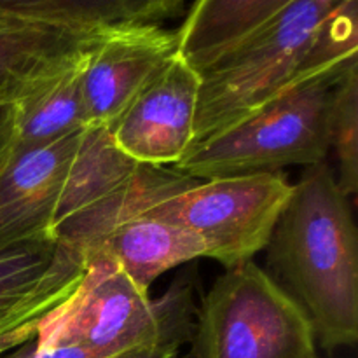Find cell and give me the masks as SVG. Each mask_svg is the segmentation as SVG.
Returning <instances> with one entry per match:
<instances>
[{"mask_svg":"<svg viewBox=\"0 0 358 358\" xmlns=\"http://www.w3.org/2000/svg\"><path fill=\"white\" fill-rule=\"evenodd\" d=\"M290 194L282 171L234 175L198 180L145 215L185 227L205 243L206 257L233 268L268 247Z\"/></svg>","mask_w":358,"mask_h":358,"instance_id":"obj_6","label":"cell"},{"mask_svg":"<svg viewBox=\"0 0 358 358\" xmlns=\"http://www.w3.org/2000/svg\"><path fill=\"white\" fill-rule=\"evenodd\" d=\"M296 0H194L175 31L177 52L198 72Z\"/></svg>","mask_w":358,"mask_h":358,"instance_id":"obj_14","label":"cell"},{"mask_svg":"<svg viewBox=\"0 0 358 358\" xmlns=\"http://www.w3.org/2000/svg\"><path fill=\"white\" fill-rule=\"evenodd\" d=\"M110 31L0 14V105L27 100L83 62Z\"/></svg>","mask_w":358,"mask_h":358,"instance_id":"obj_11","label":"cell"},{"mask_svg":"<svg viewBox=\"0 0 358 358\" xmlns=\"http://www.w3.org/2000/svg\"><path fill=\"white\" fill-rule=\"evenodd\" d=\"M343 0H296L199 72L194 142L261 107L292 80L322 21Z\"/></svg>","mask_w":358,"mask_h":358,"instance_id":"obj_5","label":"cell"},{"mask_svg":"<svg viewBox=\"0 0 358 358\" xmlns=\"http://www.w3.org/2000/svg\"><path fill=\"white\" fill-rule=\"evenodd\" d=\"M86 269L80 252L56 240L0 247V357L37 338Z\"/></svg>","mask_w":358,"mask_h":358,"instance_id":"obj_7","label":"cell"},{"mask_svg":"<svg viewBox=\"0 0 358 358\" xmlns=\"http://www.w3.org/2000/svg\"><path fill=\"white\" fill-rule=\"evenodd\" d=\"M86 58L17 103L16 145H38L86 128V108L80 84Z\"/></svg>","mask_w":358,"mask_h":358,"instance_id":"obj_16","label":"cell"},{"mask_svg":"<svg viewBox=\"0 0 358 358\" xmlns=\"http://www.w3.org/2000/svg\"><path fill=\"white\" fill-rule=\"evenodd\" d=\"M187 0H0V14L93 30L161 27Z\"/></svg>","mask_w":358,"mask_h":358,"instance_id":"obj_15","label":"cell"},{"mask_svg":"<svg viewBox=\"0 0 358 358\" xmlns=\"http://www.w3.org/2000/svg\"><path fill=\"white\" fill-rule=\"evenodd\" d=\"M17 143V103L0 105V175Z\"/></svg>","mask_w":358,"mask_h":358,"instance_id":"obj_19","label":"cell"},{"mask_svg":"<svg viewBox=\"0 0 358 358\" xmlns=\"http://www.w3.org/2000/svg\"><path fill=\"white\" fill-rule=\"evenodd\" d=\"M189 343L187 358H320L304 311L252 261L213 282Z\"/></svg>","mask_w":358,"mask_h":358,"instance_id":"obj_4","label":"cell"},{"mask_svg":"<svg viewBox=\"0 0 358 358\" xmlns=\"http://www.w3.org/2000/svg\"><path fill=\"white\" fill-rule=\"evenodd\" d=\"M336 83L289 84L250 114L192 143L173 168L198 180H212L327 161L329 108Z\"/></svg>","mask_w":358,"mask_h":358,"instance_id":"obj_3","label":"cell"},{"mask_svg":"<svg viewBox=\"0 0 358 358\" xmlns=\"http://www.w3.org/2000/svg\"><path fill=\"white\" fill-rule=\"evenodd\" d=\"M182 346L177 345H159L149 346V348H136L129 352L117 353L107 358H178Z\"/></svg>","mask_w":358,"mask_h":358,"instance_id":"obj_20","label":"cell"},{"mask_svg":"<svg viewBox=\"0 0 358 358\" xmlns=\"http://www.w3.org/2000/svg\"><path fill=\"white\" fill-rule=\"evenodd\" d=\"M329 143L338 159V184L348 198L358 191V65L332 87Z\"/></svg>","mask_w":358,"mask_h":358,"instance_id":"obj_18","label":"cell"},{"mask_svg":"<svg viewBox=\"0 0 358 358\" xmlns=\"http://www.w3.org/2000/svg\"><path fill=\"white\" fill-rule=\"evenodd\" d=\"M199 87V72L177 52L108 128L119 149L138 163L175 166L194 142Z\"/></svg>","mask_w":358,"mask_h":358,"instance_id":"obj_8","label":"cell"},{"mask_svg":"<svg viewBox=\"0 0 358 358\" xmlns=\"http://www.w3.org/2000/svg\"><path fill=\"white\" fill-rule=\"evenodd\" d=\"M264 269L304 311L325 352L358 341V240L327 161L304 168L276 222Z\"/></svg>","mask_w":358,"mask_h":358,"instance_id":"obj_1","label":"cell"},{"mask_svg":"<svg viewBox=\"0 0 358 358\" xmlns=\"http://www.w3.org/2000/svg\"><path fill=\"white\" fill-rule=\"evenodd\" d=\"M194 278L184 273L152 299L105 257L87 259L76 292L44 320L34 339L42 348L80 346L98 358L191 341L196 318Z\"/></svg>","mask_w":358,"mask_h":358,"instance_id":"obj_2","label":"cell"},{"mask_svg":"<svg viewBox=\"0 0 358 358\" xmlns=\"http://www.w3.org/2000/svg\"><path fill=\"white\" fill-rule=\"evenodd\" d=\"M83 129L38 145H16L0 175V247L55 240L56 210Z\"/></svg>","mask_w":358,"mask_h":358,"instance_id":"obj_9","label":"cell"},{"mask_svg":"<svg viewBox=\"0 0 358 358\" xmlns=\"http://www.w3.org/2000/svg\"><path fill=\"white\" fill-rule=\"evenodd\" d=\"M145 166L119 149L107 126H86L66 173L55 229L124 192Z\"/></svg>","mask_w":358,"mask_h":358,"instance_id":"obj_13","label":"cell"},{"mask_svg":"<svg viewBox=\"0 0 358 358\" xmlns=\"http://www.w3.org/2000/svg\"><path fill=\"white\" fill-rule=\"evenodd\" d=\"M91 257L112 261L138 289L149 292L166 271L206 257V247L185 227L142 213L115 226L86 261Z\"/></svg>","mask_w":358,"mask_h":358,"instance_id":"obj_12","label":"cell"},{"mask_svg":"<svg viewBox=\"0 0 358 358\" xmlns=\"http://www.w3.org/2000/svg\"><path fill=\"white\" fill-rule=\"evenodd\" d=\"M175 55V31L161 27L112 30L83 65L80 84L87 126L110 128Z\"/></svg>","mask_w":358,"mask_h":358,"instance_id":"obj_10","label":"cell"},{"mask_svg":"<svg viewBox=\"0 0 358 358\" xmlns=\"http://www.w3.org/2000/svg\"><path fill=\"white\" fill-rule=\"evenodd\" d=\"M358 0H343L318 27L289 84L338 80L358 65ZM287 84V86H289Z\"/></svg>","mask_w":358,"mask_h":358,"instance_id":"obj_17","label":"cell"}]
</instances>
